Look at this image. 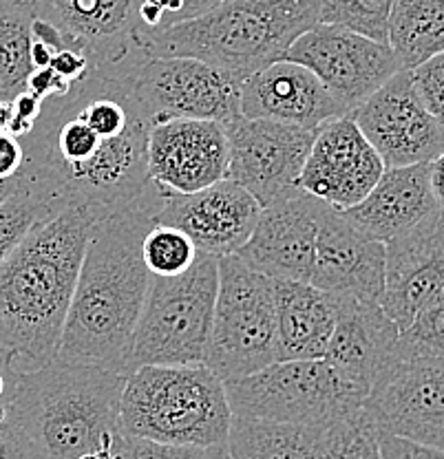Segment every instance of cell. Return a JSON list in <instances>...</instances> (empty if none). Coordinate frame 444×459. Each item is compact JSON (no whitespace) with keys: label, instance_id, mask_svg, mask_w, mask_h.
<instances>
[{"label":"cell","instance_id":"cell-1","mask_svg":"<svg viewBox=\"0 0 444 459\" xmlns=\"http://www.w3.org/2000/svg\"><path fill=\"white\" fill-rule=\"evenodd\" d=\"M140 54L118 65L91 62L89 74L42 102L22 137L21 186L51 214L83 208L95 219L144 208L157 217L164 195L148 177L151 117L133 91Z\"/></svg>","mask_w":444,"mask_h":459},{"label":"cell","instance_id":"cell-2","mask_svg":"<svg viewBox=\"0 0 444 459\" xmlns=\"http://www.w3.org/2000/svg\"><path fill=\"white\" fill-rule=\"evenodd\" d=\"M152 226L155 214L128 208L91 228L56 360L126 376L133 333L151 281L142 243Z\"/></svg>","mask_w":444,"mask_h":459},{"label":"cell","instance_id":"cell-3","mask_svg":"<svg viewBox=\"0 0 444 459\" xmlns=\"http://www.w3.org/2000/svg\"><path fill=\"white\" fill-rule=\"evenodd\" d=\"M83 208L42 219L0 265V347L13 373L56 360L91 228Z\"/></svg>","mask_w":444,"mask_h":459},{"label":"cell","instance_id":"cell-4","mask_svg":"<svg viewBox=\"0 0 444 459\" xmlns=\"http://www.w3.org/2000/svg\"><path fill=\"white\" fill-rule=\"evenodd\" d=\"M318 25V0H223L193 21L137 31L148 57H195L237 82L283 60Z\"/></svg>","mask_w":444,"mask_h":459},{"label":"cell","instance_id":"cell-5","mask_svg":"<svg viewBox=\"0 0 444 459\" xmlns=\"http://www.w3.org/2000/svg\"><path fill=\"white\" fill-rule=\"evenodd\" d=\"M126 376L54 360L16 376L4 398L40 459H78L113 446L122 433L119 400Z\"/></svg>","mask_w":444,"mask_h":459},{"label":"cell","instance_id":"cell-6","mask_svg":"<svg viewBox=\"0 0 444 459\" xmlns=\"http://www.w3.org/2000/svg\"><path fill=\"white\" fill-rule=\"evenodd\" d=\"M232 411L226 385L206 365H144L126 373L119 427L178 446H226Z\"/></svg>","mask_w":444,"mask_h":459},{"label":"cell","instance_id":"cell-7","mask_svg":"<svg viewBox=\"0 0 444 459\" xmlns=\"http://www.w3.org/2000/svg\"><path fill=\"white\" fill-rule=\"evenodd\" d=\"M219 290V258L199 252L179 276H151L126 373L144 365H204Z\"/></svg>","mask_w":444,"mask_h":459},{"label":"cell","instance_id":"cell-8","mask_svg":"<svg viewBox=\"0 0 444 459\" xmlns=\"http://www.w3.org/2000/svg\"><path fill=\"white\" fill-rule=\"evenodd\" d=\"M232 415L272 422L329 427L362 409L367 391L326 358L279 360L266 369L223 382Z\"/></svg>","mask_w":444,"mask_h":459},{"label":"cell","instance_id":"cell-9","mask_svg":"<svg viewBox=\"0 0 444 459\" xmlns=\"http://www.w3.org/2000/svg\"><path fill=\"white\" fill-rule=\"evenodd\" d=\"M276 362L274 281L237 255L219 258V290L206 362L223 382Z\"/></svg>","mask_w":444,"mask_h":459},{"label":"cell","instance_id":"cell-10","mask_svg":"<svg viewBox=\"0 0 444 459\" xmlns=\"http://www.w3.org/2000/svg\"><path fill=\"white\" fill-rule=\"evenodd\" d=\"M133 91L152 126L169 119L228 122L241 115V82L195 57H144Z\"/></svg>","mask_w":444,"mask_h":459},{"label":"cell","instance_id":"cell-11","mask_svg":"<svg viewBox=\"0 0 444 459\" xmlns=\"http://www.w3.org/2000/svg\"><path fill=\"white\" fill-rule=\"evenodd\" d=\"M362 411L379 433L444 451V358H394Z\"/></svg>","mask_w":444,"mask_h":459},{"label":"cell","instance_id":"cell-12","mask_svg":"<svg viewBox=\"0 0 444 459\" xmlns=\"http://www.w3.org/2000/svg\"><path fill=\"white\" fill-rule=\"evenodd\" d=\"M228 137L226 179L243 186L261 205L299 186L318 131L237 115L223 122Z\"/></svg>","mask_w":444,"mask_h":459},{"label":"cell","instance_id":"cell-13","mask_svg":"<svg viewBox=\"0 0 444 459\" xmlns=\"http://www.w3.org/2000/svg\"><path fill=\"white\" fill-rule=\"evenodd\" d=\"M283 60L308 66L347 113L361 107L400 71L389 45L323 22L299 36Z\"/></svg>","mask_w":444,"mask_h":459},{"label":"cell","instance_id":"cell-14","mask_svg":"<svg viewBox=\"0 0 444 459\" xmlns=\"http://www.w3.org/2000/svg\"><path fill=\"white\" fill-rule=\"evenodd\" d=\"M385 169L431 164L444 151L442 124L415 91L412 71L400 69L350 113Z\"/></svg>","mask_w":444,"mask_h":459},{"label":"cell","instance_id":"cell-15","mask_svg":"<svg viewBox=\"0 0 444 459\" xmlns=\"http://www.w3.org/2000/svg\"><path fill=\"white\" fill-rule=\"evenodd\" d=\"M323 208L326 201L294 186L264 205L259 221L237 256L272 281L309 283Z\"/></svg>","mask_w":444,"mask_h":459},{"label":"cell","instance_id":"cell-16","mask_svg":"<svg viewBox=\"0 0 444 459\" xmlns=\"http://www.w3.org/2000/svg\"><path fill=\"white\" fill-rule=\"evenodd\" d=\"M228 137L222 122L169 119L148 133V177L164 195H188L226 179Z\"/></svg>","mask_w":444,"mask_h":459},{"label":"cell","instance_id":"cell-17","mask_svg":"<svg viewBox=\"0 0 444 459\" xmlns=\"http://www.w3.org/2000/svg\"><path fill=\"white\" fill-rule=\"evenodd\" d=\"M264 205L243 186L222 179L188 195H166L155 223L188 234L199 252L214 258L237 255L261 217Z\"/></svg>","mask_w":444,"mask_h":459},{"label":"cell","instance_id":"cell-18","mask_svg":"<svg viewBox=\"0 0 444 459\" xmlns=\"http://www.w3.org/2000/svg\"><path fill=\"white\" fill-rule=\"evenodd\" d=\"M385 164L350 115L317 133L299 186L336 210H350L371 193Z\"/></svg>","mask_w":444,"mask_h":459},{"label":"cell","instance_id":"cell-19","mask_svg":"<svg viewBox=\"0 0 444 459\" xmlns=\"http://www.w3.org/2000/svg\"><path fill=\"white\" fill-rule=\"evenodd\" d=\"M444 294V210L385 243L380 307L403 332L414 316Z\"/></svg>","mask_w":444,"mask_h":459},{"label":"cell","instance_id":"cell-20","mask_svg":"<svg viewBox=\"0 0 444 459\" xmlns=\"http://www.w3.org/2000/svg\"><path fill=\"white\" fill-rule=\"evenodd\" d=\"M309 283L334 296L380 303L385 290V243L362 234L343 210L326 204L318 221Z\"/></svg>","mask_w":444,"mask_h":459},{"label":"cell","instance_id":"cell-21","mask_svg":"<svg viewBox=\"0 0 444 459\" xmlns=\"http://www.w3.org/2000/svg\"><path fill=\"white\" fill-rule=\"evenodd\" d=\"M239 107L243 117L309 131H321L326 124L350 115L308 66L292 60H279L243 80Z\"/></svg>","mask_w":444,"mask_h":459},{"label":"cell","instance_id":"cell-22","mask_svg":"<svg viewBox=\"0 0 444 459\" xmlns=\"http://www.w3.org/2000/svg\"><path fill=\"white\" fill-rule=\"evenodd\" d=\"M33 16L49 21L65 33L69 49L91 62L118 65L144 54L137 47L135 0H31Z\"/></svg>","mask_w":444,"mask_h":459},{"label":"cell","instance_id":"cell-23","mask_svg":"<svg viewBox=\"0 0 444 459\" xmlns=\"http://www.w3.org/2000/svg\"><path fill=\"white\" fill-rule=\"evenodd\" d=\"M336 325L326 360L370 394L385 367L394 360L398 327L380 303L354 296H336Z\"/></svg>","mask_w":444,"mask_h":459},{"label":"cell","instance_id":"cell-24","mask_svg":"<svg viewBox=\"0 0 444 459\" xmlns=\"http://www.w3.org/2000/svg\"><path fill=\"white\" fill-rule=\"evenodd\" d=\"M438 210L442 208L431 190V169L429 164H415L385 169L371 193L354 208L343 210V214L370 238L389 243L427 221Z\"/></svg>","mask_w":444,"mask_h":459},{"label":"cell","instance_id":"cell-25","mask_svg":"<svg viewBox=\"0 0 444 459\" xmlns=\"http://www.w3.org/2000/svg\"><path fill=\"white\" fill-rule=\"evenodd\" d=\"M338 299L303 281H274L276 362L326 358Z\"/></svg>","mask_w":444,"mask_h":459},{"label":"cell","instance_id":"cell-26","mask_svg":"<svg viewBox=\"0 0 444 459\" xmlns=\"http://www.w3.org/2000/svg\"><path fill=\"white\" fill-rule=\"evenodd\" d=\"M326 437L327 427L232 415L226 448L231 459H323Z\"/></svg>","mask_w":444,"mask_h":459},{"label":"cell","instance_id":"cell-27","mask_svg":"<svg viewBox=\"0 0 444 459\" xmlns=\"http://www.w3.org/2000/svg\"><path fill=\"white\" fill-rule=\"evenodd\" d=\"M387 42L407 71L444 54V0H394Z\"/></svg>","mask_w":444,"mask_h":459},{"label":"cell","instance_id":"cell-28","mask_svg":"<svg viewBox=\"0 0 444 459\" xmlns=\"http://www.w3.org/2000/svg\"><path fill=\"white\" fill-rule=\"evenodd\" d=\"M31 4L0 7V102H12L27 89L31 74Z\"/></svg>","mask_w":444,"mask_h":459},{"label":"cell","instance_id":"cell-29","mask_svg":"<svg viewBox=\"0 0 444 459\" xmlns=\"http://www.w3.org/2000/svg\"><path fill=\"white\" fill-rule=\"evenodd\" d=\"M394 0H318V22L345 27L370 40L387 42Z\"/></svg>","mask_w":444,"mask_h":459},{"label":"cell","instance_id":"cell-30","mask_svg":"<svg viewBox=\"0 0 444 459\" xmlns=\"http://www.w3.org/2000/svg\"><path fill=\"white\" fill-rule=\"evenodd\" d=\"M142 256L151 276H179L190 270L199 250L181 230L155 223L142 243Z\"/></svg>","mask_w":444,"mask_h":459},{"label":"cell","instance_id":"cell-31","mask_svg":"<svg viewBox=\"0 0 444 459\" xmlns=\"http://www.w3.org/2000/svg\"><path fill=\"white\" fill-rule=\"evenodd\" d=\"M49 217L54 214L47 208L45 201L33 195L27 186H21L16 193L0 201V265L36 223Z\"/></svg>","mask_w":444,"mask_h":459},{"label":"cell","instance_id":"cell-32","mask_svg":"<svg viewBox=\"0 0 444 459\" xmlns=\"http://www.w3.org/2000/svg\"><path fill=\"white\" fill-rule=\"evenodd\" d=\"M396 358H444V294L424 305L398 333Z\"/></svg>","mask_w":444,"mask_h":459},{"label":"cell","instance_id":"cell-33","mask_svg":"<svg viewBox=\"0 0 444 459\" xmlns=\"http://www.w3.org/2000/svg\"><path fill=\"white\" fill-rule=\"evenodd\" d=\"M323 459H380L379 429L365 411L329 424Z\"/></svg>","mask_w":444,"mask_h":459},{"label":"cell","instance_id":"cell-34","mask_svg":"<svg viewBox=\"0 0 444 459\" xmlns=\"http://www.w3.org/2000/svg\"><path fill=\"white\" fill-rule=\"evenodd\" d=\"M199 451L202 448L155 442V439L126 435L124 430L113 442L116 459H197Z\"/></svg>","mask_w":444,"mask_h":459},{"label":"cell","instance_id":"cell-35","mask_svg":"<svg viewBox=\"0 0 444 459\" xmlns=\"http://www.w3.org/2000/svg\"><path fill=\"white\" fill-rule=\"evenodd\" d=\"M412 80L424 107L444 128V54L429 57L427 62L412 69Z\"/></svg>","mask_w":444,"mask_h":459},{"label":"cell","instance_id":"cell-36","mask_svg":"<svg viewBox=\"0 0 444 459\" xmlns=\"http://www.w3.org/2000/svg\"><path fill=\"white\" fill-rule=\"evenodd\" d=\"M380 459H444L442 448L427 446V444L412 442L398 435L379 433Z\"/></svg>","mask_w":444,"mask_h":459},{"label":"cell","instance_id":"cell-37","mask_svg":"<svg viewBox=\"0 0 444 459\" xmlns=\"http://www.w3.org/2000/svg\"><path fill=\"white\" fill-rule=\"evenodd\" d=\"M42 102L38 95H33L31 91H22L16 98L12 100V122H9L7 133H12L13 137L22 140L25 135H30V131L36 124L38 115L42 111Z\"/></svg>","mask_w":444,"mask_h":459},{"label":"cell","instance_id":"cell-38","mask_svg":"<svg viewBox=\"0 0 444 459\" xmlns=\"http://www.w3.org/2000/svg\"><path fill=\"white\" fill-rule=\"evenodd\" d=\"M0 459H40L25 430L18 427L9 413L7 422L0 427Z\"/></svg>","mask_w":444,"mask_h":459},{"label":"cell","instance_id":"cell-39","mask_svg":"<svg viewBox=\"0 0 444 459\" xmlns=\"http://www.w3.org/2000/svg\"><path fill=\"white\" fill-rule=\"evenodd\" d=\"M25 166V146L12 133L0 131V181L21 179Z\"/></svg>","mask_w":444,"mask_h":459},{"label":"cell","instance_id":"cell-40","mask_svg":"<svg viewBox=\"0 0 444 459\" xmlns=\"http://www.w3.org/2000/svg\"><path fill=\"white\" fill-rule=\"evenodd\" d=\"M91 60L78 49H62L51 60V69L60 75L65 82H78L89 74Z\"/></svg>","mask_w":444,"mask_h":459},{"label":"cell","instance_id":"cell-41","mask_svg":"<svg viewBox=\"0 0 444 459\" xmlns=\"http://www.w3.org/2000/svg\"><path fill=\"white\" fill-rule=\"evenodd\" d=\"M69 86L71 84L65 82V80H62L60 75L51 69V66H47V69L31 71L30 78H27V91H31V93L38 95L40 100L51 98V95L65 93Z\"/></svg>","mask_w":444,"mask_h":459},{"label":"cell","instance_id":"cell-42","mask_svg":"<svg viewBox=\"0 0 444 459\" xmlns=\"http://www.w3.org/2000/svg\"><path fill=\"white\" fill-rule=\"evenodd\" d=\"M219 3H223V0H184V7H181V12L173 18V22H170V25H175V22L193 21V18L202 16V13H206L213 7H217Z\"/></svg>","mask_w":444,"mask_h":459},{"label":"cell","instance_id":"cell-43","mask_svg":"<svg viewBox=\"0 0 444 459\" xmlns=\"http://www.w3.org/2000/svg\"><path fill=\"white\" fill-rule=\"evenodd\" d=\"M54 49L51 47H47L45 42L36 40V38H31V45H30V62H31V69L38 71V69H47V66H51V60H54Z\"/></svg>","mask_w":444,"mask_h":459},{"label":"cell","instance_id":"cell-44","mask_svg":"<svg viewBox=\"0 0 444 459\" xmlns=\"http://www.w3.org/2000/svg\"><path fill=\"white\" fill-rule=\"evenodd\" d=\"M429 169H431V190L444 210V151L429 164Z\"/></svg>","mask_w":444,"mask_h":459},{"label":"cell","instance_id":"cell-45","mask_svg":"<svg viewBox=\"0 0 444 459\" xmlns=\"http://www.w3.org/2000/svg\"><path fill=\"white\" fill-rule=\"evenodd\" d=\"M197 459H231L226 446H213V448H202Z\"/></svg>","mask_w":444,"mask_h":459},{"label":"cell","instance_id":"cell-46","mask_svg":"<svg viewBox=\"0 0 444 459\" xmlns=\"http://www.w3.org/2000/svg\"><path fill=\"white\" fill-rule=\"evenodd\" d=\"M12 122V102H0V131H7Z\"/></svg>","mask_w":444,"mask_h":459},{"label":"cell","instance_id":"cell-47","mask_svg":"<svg viewBox=\"0 0 444 459\" xmlns=\"http://www.w3.org/2000/svg\"><path fill=\"white\" fill-rule=\"evenodd\" d=\"M0 367H7V369H12V360H9V353L4 351L3 347H0Z\"/></svg>","mask_w":444,"mask_h":459},{"label":"cell","instance_id":"cell-48","mask_svg":"<svg viewBox=\"0 0 444 459\" xmlns=\"http://www.w3.org/2000/svg\"><path fill=\"white\" fill-rule=\"evenodd\" d=\"M12 4H31V0H0V7H12Z\"/></svg>","mask_w":444,"mask_h":459},{"label":"cell","instance_id":"cell-49","mask_svg":"<svg viewBox=\"0 0 444 459\" xmlns=\"http://www.w3.org/2000/svg\"><path fill=\"white\" fill-rule=\"evenodd\" d=\"M7 422V404L4 402H0V427Z\"/></svg>","mask_w":444,"mask_h":459}]
</instances>
